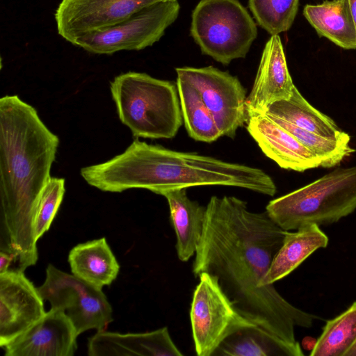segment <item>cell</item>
I'll list each match as a JSON object with an SVG mask.
<instances>
[{"mask_svg":"<svg viewBox=\"0 0 356 356\" xmlns=\"http://www.w3.org/2000/svg\"><path fill=\"white\" fill-rule=\"evenodd\" d=\"M193 273L216 276L238 311L250 321L293 343L295 327H310L316 316L289 303L263 281L287 231L267 212H252L234 196H212L206 206Z\"/></svg>","mask_w":356,"mask_h":356,"instance_id":"1","label":"cell"},{"mask_svg":"<svg viewBox=\"0 0 356 356\" xmlns=\"http://www.w3.org/2000/svg\"><path fill=\"white\" fill-rule=\"evenodd\" d=\"M59 145L37 111L17 95L0 99V251L24 271L38 258L35 220Z\"/></svg>","mask_w":356,"mask_h":356,"instance_id":"2","label":"cell"},{"mask_svg":"<svg viewBox=\"0 0 356 356\" xmlns=\"http://www.w3.org/2000/svg\"><path fill=\"white\" fill-rule=\"evenodd\" d=\"M81 175L90 186L112 193L145 188L161 195L168 190L204 186L240 187L270 196L277 191L261 169L138 139L110 160L81 168Z\"/></svg>","mask_w":356,"mask_h":356,"instance_id":"3","label":"cell"},{"mask_svg":"<svg viewBox=\"0 0 356 356\" xmlns=\"http://www.w3.org/2000/svg\"><path fill=\"white\" fill-rule=\"evenodd\" d=\"M119 118L136 138H172L183 122L177 82L129 72L110 83Z\"/></svg>","mask_w":356,"mask_h":356,"instance_id":"4","label":"cell"},{"mask_svg":"<svg viewBox=\"0 0 356 356\" xmlns=\"http://www.w3.org/2000/svg\"><path fill=\"white\" fill-rule=\"evenodd\" d=\"M356 209V165L337 168L268 202L266 211L286 231L337 222Z\"/></svg>","mask_w":356,"mask_h":356,"instance_id":"5","label":"cell"},{"mask_svg":"<svg viewBox=\"0 0 356 356\" xmlns=\"http://www.w3.org/2000/svg\"><path fill=\"white\" fill-rule=\"evenodd\" d=\"M190 33L202 54L227 65L246 56L257 28L238 0H200L191 15Z\"/></svg>","mask_w":356,"mask_h":356,"instance_id":"6","label":"cell"},{"mask_svg":"<svg viewBox=\"0 0 356 356\" xmlns=\"http://www.w3.org/2000/svg\"><path fill=\"white\" fill-rule=\"evenodd\" d=\"M198 277L190 310L193 339L198 356H212L230 333L257 324L238 311L216 276L202 273Z\"/></svg>","mask_w":356,"mask_h":356,"instance_id":"7","label":"cell"},{"mask_svg":"<svg viewBox=\"0 0 356 356\" xmlns=\"http://www.w3.org/2000/svg\"><path fill=\"white\" fill-rule=\"evenodd\" d=\"M177 1L161 2L145 8L124 21L76 39L72 44L97 54L123 50H141L153 45L178 17Z\"/></svg>","mask_w":356,"mask_h":356,"instance_id":"8","label":"cell"},{"mask_svg":"<svg viewBox=\"0 0 356 356\" xmlns=\"http://www.w3.org/2000/svg\"><path fill=\"white\" fill-rule=\"evenodd\" d=\"M38 289L52 308L67 315L79 335L88 330H106L113 321L111 305L102 289L51 264L47 267L44 283Z\"/></svg>","mask_w":356,"mask_h":356,"instance_id":"9","label":"cell"},{"mask_svg":"<svg viewBox=\"0 0 356 356\" xmlns=\"http://www.w3.org/2000/svg\"><path fill=\"white\" fill-rule=\"evenodd\" d=\"M177 78L200 93L222 134L234 138L248 120L246 90L238 79L213 66L175 69Z\"/></svg>","mask_w":356,"mask_h":356,"instance_id":"10","label":"cell"},{"mask_svg":"<svg viewBox=\"0 0 356 356\" xmlns=\"http://www.w3.org/2000/svg\"><path fill=\"white\" fill-rule=\"evenodd\" d=\"M177 0H62L56 13L58 33L72 42L118 24L154 4Z\"/></svg>","mask_w":356,"mask_h":356,"instance_id":"11","label":"cell"},{"mask_svg":"<svg viewBox=\"0 0 356 356\" xmlns=\"http://www.w3.org/2000/svg\"><path fill=\"white\" fill-rule=\"evenodd\" d=\"M38 289L24 271L0 273V346L3 348L46 313Z\"/></svg>","mask_w":356,"mask_h":356,"instance_id":"12","label":"cell"},{"mask_svg":"<svg viewBox=\"0 0 356 356\" xmlns=\"http://www.w3.org/2000/svg\"><path fill=\"white\" fill-rule=\"evenodd\" d=\"M79 334L67 315L51 308L22 334L4 346L6 356H72Z\"/></svg>","mask_w":356,"mask_h":356,"instance_id":"13","label":"cell"},{"mask_svg":"<svg viewBox=\"0 0 356 356\" xmlns=\"http://www.w3.org/2000/svg\"><path fill=\"white\" fill-rule=\"evenodd\" d=\"M294 87L281 38L279 35H271L263 49L254 84L246 99L248 118L265 113L275 102L289 98Z\"/></svg>","mask_w":356,"mask_h":356,"instance_id":"14","label":"cell"},{"mask_svg":"<svg viewBox=\"0 0 356 356\" xmlns=\"http://www.w3.org/2000/svg\"><path fill=\"white\" fill-rule=\"evenodd\" d=\"M245 124L264 154L280 168L304 172L321 166L317 156L265 113L249 117Z\"/></svg>","mask_w":356,"mask_h":356,"instance_id":"15","label":"cell"},{"mask_svg":"<svg viewBox=\"0 0 356 356\" xmlns=\"http://www.w3.org/2000/svg\"><path fill=\"white\" fill-rule=\"evenodd\" d=\"M90 356H182L167 327L141 333L97 331L88 343Z\"/></svg>","mask_w":356,"mask_h":356,"instance_id":"16","label":"cell"},{"mask_svg":"<svg viewBox=\"0 0 356 356\" xmlns=\"http://www.w3.org/2000/svg\"><path fill=\"white\" fill-rule=\"evenodd\" d=\"M161 195L166 198L169 206L177 257L180 261H187L195 255L201 239L207 208L191 200L186 188L168 190Z\"/></svg>","mask_w":356,"mask_h":356,"instance_id":"17","label":"cell"},{"mask_svg":"<svg viewBox=\"0 0 356 356\" xmlns=\"http://www.w3.org/2000/svg\"><path fill=\"white\" fill-rule=\"evenodd\" d=\"M300 343L287 342L257 325L230 333L212 356H302Z\"/></svg>","mask_w":356,"mask_h":356,"instance_id":"18","label":"cell"},{"mask_svg":"<svg viewBox=\"0 0 356 356\" xmlns=\"http://www.w3.org/2000/svg\"><path fill=\"white\" fill-rule=\"evenodd\" d=\"M68 261L74 276L102 289L112 284L120 270V265L104 237L74 246L69 253Z\"/></svg>","mask_w":356,"mask_h":356,"instance_id":"19","label":"cell"},{"mask_svg":"<svg viewBox=\"0 0 356 356\" xmlns=\"http://www.w3.org/2000/svg\"><path fill=\"white\" fill-rule=\"evenodd\" d=\"M302 13L320 37L345 49H356V27L348 0L307 4Z\"/></svg>","mask_w":356,"mask_h":356,"instance_id":"20","label":"cell"},{"mask_svg":"<svg viewBox=\"0 0 356 356\" xmlns=\"http://www.w3.org/2000/svg\"><path fill=\"white\" fill-rule=\"evenodd\" d=\"M328 237L317 225L302 226L295 232L287 231L263 284H273L297 268L318 248H325Z\"/></svg>","mask_w":356,"mask_h":356,"instance_id":"21","label":"cell"},{"mask_svg":"<svg viewBox=\"0 0 356 356\" xmlns=\"http://www.w3.org/2000/svg\"><path fill=\"white\" fill-rule=\"evenodd\" d=\"M265 113L332 139L350 138L330 117L312 106L295 86L289 98L273 102Z\"/></svg>","mask_w":356,"mask_h":356,"instance_id":"22","label":"cell"},{"mask_svg":"<svg viewBox=\"0 0 356 356\" xmlns=\"http://www.w3.org/2000/svg\"><path fill=\"white\" fill-rule=\"evenodd\" d=\"M181 110L188 134L201 142L212 143L222 136L199 92L188 82L177 78Z\"/></svg>","mask_w":356,"mask_h":356,"instance_id":"23","label":"cell"},{"mask_svg":"<svg viewBox=\"0 0 356 356\" xmlns=\"http://www.w3.org/2000/svg\"><path fill=\"white\" fill-rule=\"evenodd\" d=\"M356 341V302L327 321L314 343L311 356H344Z\"/></svg>","mask_w":356,"mask_h":356,"instance_id":"24","label":"cell"},{"mask_svg":"<svg viewBox=\"0 0 356 356\" xmlns=\"http://www.w3.org/2000/svg\"><path fill=\"white\" fill-rule=\"evenodd\" d=\"M266 115L293 135L300 143L317 156L321 161V167L330 168L336 166L355 151L349 145L350 138L336 140L323 137L282 119Z\"/></svg>","mask_w":356,"mask_h":356,"instance_id":"25","label":"cell"},{"mask_svg":"<svg viewBox=\"0 0 356 356\" xmlns=\"http://www.w3.org/2000/svg\"><path fill=\"white\" fill-rule=\"evenodd\" d=\"M300 0H248L257 24L270 35L289 30L296 19Z\"/></svg>","mask_w":356,"mask_h":356,"instance_id":"26","label":"cell"},{"mask_svg":"<svg viewBox=\"0 0 356 356\" xmlns=\"http://www.w3.org/2000/svg\"><path fill=\"white\" fill-rule=\"evenodd\" d=\"M65 191V179L51 177L42 193L35 217V235L37 241L50 228Z\"/></svg>","mask_w":356,"mask_h":356,"instance_id":"27","label":"cell"},{"mask_svg":"<svg viewBox=\"0 0 356 356\" xmlns=\"http://www.w3.org/2000/svg\"><path fill=\"white\" fill-rule=\"evenodd\" d=\"M15 261V257L9 253L0 251V273L10 270Z\"/></svg>","mask_w":356,"mask_h":356,"instance_id":"28","label":"cell"},{"mask_svg":"<svg viewBox=\"0 0 356 356\" xmlns=\"http://www.w3.org/2000/svg\"><path fill=\"white\" fill-rule=\"evenodd\" d=\"M350 11L356 27V0H348Z\"/></svg>","mask_w":356,"mask_h":356,"instance_id":"29","label":"cell"},{"mask_svg":"<svg viewBox=\"0 0 356 356\" xmlns=\"http://www.w3.org/2000/svg\"><path fill=\"white\" fill-rule=\"evenodd\" d=\"M344 356H356V341L349 350L346 353Z\"/></svg>","mask_w":356,"mask_h":356,"instance_id":"30","label":"cell"}]
</instances>
